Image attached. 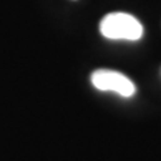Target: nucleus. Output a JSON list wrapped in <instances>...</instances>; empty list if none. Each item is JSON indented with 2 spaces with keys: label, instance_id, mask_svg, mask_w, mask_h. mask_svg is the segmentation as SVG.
<instances>
[{
  "label": "nucleus",
  "instance_id": "obj_2",
  "mask_svg": "<svg viewBox=\"0 0 161 161\" xmlns=\"http://www.w3.org/2000/svg\"><path fill=\"white\" fill-rule=\"evenodd\" d=\"M92 83L102 92H114L128 98L136 93V86L128 77L113 70H97L92 74Z\"/></svg>",
  "mask_w": 161,
  "mask_h": 161
},
{
  "label": "nucleus",
  "instance_id": "obj_1",
  "mask_svg": "<svg viewBox=\"0 0 161 161\" xmlns=\"http://www.w3.org/2000/svg\"><path fill=\"white\" fill-rule=\"evenodd\" d=\"M99 31L105 38L113 40H138L142 38L144 28L142 24L132 15L112 12L101 20Z\"/></svg>",
  "mask_w": 161,
  "mask_h": 161
}]
</instances>
